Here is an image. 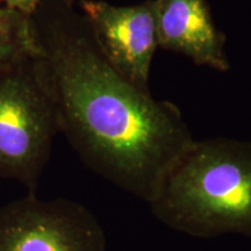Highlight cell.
Listing matches in <instances>:
<instances>
[{"mask_svg": "<svg viewBox=\"0 0 251 251\" xmlns=\"http://www.w3.org/2000/svg\"><path fill=\"white\" fill-rule=\"evenodd\" d=\"M29 23L61 134L94 174L149 205L194 141L180 109L113 67L76 2L41 0Z\"/></svg>", "mask_w": 251, "mask_h": 251, "instance_id": "obj_1", "label": "cell"}, {"mask_svg": "<svg viewBox=\"0 0 251 251\" xmlns=\"http://www.w3.org/2000/svg\"><path fill=\"white\" fill-rule=\"evenodd\" d=\"M149 207L159 222L188 236L251 237V141L194 140Z\"/></svg>", "mask_w": 251, "mask_h": 251, "instance_id": "obj_2", "label": "cell"}, {"mask_svg": "<svg viewBox=\"0 0 251 251\" xmlns=\"http://www.w3.org/2000/svg\"><path fill=\"white\" fill-rule=\"evenodd\" d=\"M58 134L54 100L33 55L0 67V178L36 194Z\"/></svg>", "mask_w": 251, "mask_h": 251, "instance_id": "obj_3", "label": "cell"}, {"mask_svg": "<svg viewBox=\"0 0 251 251\" xmlns=\"http://www.w3.org/2000/svg\"><path fill=\"white\" fill-rule=\"evenodd\" d=\"M97 216L81 203L28 194L0 207V251H106Z\"/></svg>", "mask_w": 251, "mask_h": 251, "instance_id": "obj_4", "label": "cell"}, {"mask_svg": "<svg viewBox=\"0 0 251 251\" xmlns=\"http://www.w3.org/2000/svg\"><path fill=\"white\" fill-rule=\"evenodd\" d=\"M79 9L113 67L137 87L150 91V69L158 48L153 0L131 6L80 0Z\"/></svg>", "mask_w": 251, "mask_h": 251, "instance_id": "obj_5", "label": "cell"}, {"mask_svg": "<svg viewBox=\"0 0 251 251\" xmlns=\"http://www.w3.org/2000/svg\"><path fill=\"white\" fill-rule=\"evenodd\" d=\"M158 47L197 65L227 72L226 35L216 28L207 0H153Z\"/></svg>", "mask_w": 251, "mask_h": 251, "instance_id": "obj_6", "label": "cell"}, {"mask_svg": "<svg viewBox=\"0 0 251 251\" xmlns=\"http://www.w3.org/2000/svg\"><path fill=\"white\" fill-rule=\"evenodd\" d=\"M29 15L0 4V67L33 55Z\"/></svg>", "mask_w": 251, "mask_h": 251, "instance_id": "obj_7", "label": "cell"}, {"mask_svg": "<svg viewBox=\"0 0 251 251\" xmlns=\"http://www.w3.org/2000/svg\"><path fill=\"white\" fill-rule=\"evenodd\" d=\"M40 1L41 0H0V4L26 15H31L35 12Z\"/></svg>", "mask_w": 251, "mask_h": 251, "instance_id": "obj_8", "label": "cell"}, {"mask_svg": "<svg viewBox=\"0 0 251 251\" xmlns=\"http://www.w3.org/2000/svg\"><path fill=\"white\" fill-rule=\"evenodd\" d=\"M70 1H74V2H76V0H70Z\"/></svg>", "mask_w": 251, "mask_h": 251, "instance_id": "obj_9", "label": "cell"}]
</instances>
